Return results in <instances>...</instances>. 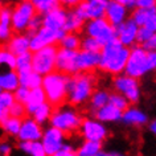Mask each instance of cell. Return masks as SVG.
I'll use <instances>...</instances> for the list:
<instances>
[{"instance_id": "d6a6232c", "label": "cell", "mask_w": 156, "mask_h": 156, "mask_svg": "<svg viewBox=\"0 0 156 156\" xmlns=\"http://www.w3.org/2000/svg\"><path fill=\"white\" fill-rule=\"evenodd\" d=\"M53 111H54V106L53 105H50L48 101H46V102L40 105V106H38L36 110L32 112V116L37 120L38 123H41L42 126H44V124L49 123L50 118H52Z\"/></svg>"}, {"instance_id": "3957f363", "label": "cell", "mask_w": 156, "mask_h": 156, "mask_svg": "<svg viewBox=\"0 0 156 156\" xmlns=\"http://www.w3.org/2000/svg\"><path fill=\"white\" fill-rule=\"evenodd\" d=\"M68 82L69 76L58 70H54L44 76L41 87L45 91L46 101L54 107H58L68 102Z\"/></svg>"}, {"instance_id": "e575fe53", "label": "cell", "mask_w": 156, "mask_h": 156, "mask_svg": "<svg viewBox=\"0 0 156 156\" xmlns=\"http://www.w3.org/2000/svg\"><path fill=\"white\" fill-rule=\"evenodd\" d=\"M33 69V52L28 50L25 53H21L17 56L16 60V70L19 73L28 72Z\"/></svg>"}, {"instance_id": "7bdbcfd3", "label": "cell", "mask_w": 156, "mask_h": 156, "mask_svg": "<svg viewBox=\"0 0 156 156\" xmlns=\"http://www.w3.org/2000/svg\"><path fill=\"white\" fill-rule=\"evenodd\" d=\"M42 25H44V21H42V15L36 13V15H34V16L32 17L30 23H29L28 29H27V33H28L29 36H32V34L36 33Z\"/></svg>"}, {"instance_id": "5b68a950", "label": "cell", "mask_w": 156, "mask_h": 156, "mask_svg": "<svg viewBox=\"0 0 156 156\" xmlns=\"http://www.w3.org/2000/svg\"><path fill=\"white\" fill-rule=\"evenodd\" d=\"M124 73L130 74L135 78H139V80L152 73L150 58H148V50L144 46L139 44L131 46L130 57H128Z\"/></svg>"}, {"instance_id": "836d02e7", "label": "cell", "mask_w": 156, "mask_h": 156, "mask_svg": "<svg viewBox=\"0 0 156 156\" xmlns=\"http://www.w3.org/2000/svg\"><path fill=\"white\" fill-rule=\"evenodd\" d=\"M81 41H82V36L80 33L76 32H65L62 34L58 45L62 48H68V49H74L78 50L81 49Z\"/></svg>"}, {"instance_id": "9a60e30c", "label": "cell", "mask_w": 156, "mask_h": 156, "mask_svg": "<svg viewBox=\"0 0 156 156\" xmlns=\"http://www.w3.org/2000/svg\"><path fill=\"white\" fill-rule=\"evenodd\" d=\"M140 27L128 17L126 21L116 27V40H119L123 45L126 46H134L138 44V33H139Z\"/></svg>"}, {"instance_id": "ee69618b", "label": "cell", "mask_w": 156, "mask_h": 156, "mask_svg": "<svg viewBox=\"0 0 156 156\" xmlns=\"http://www.w3.org/2000/svg\"><path fill=\"white\" fill-rule=\"evenodd\" d=\"M74 155H77V147L73 143L65 142L56 156H74Z\"/></svg>"}, {"instance_id": "44dd1931", "label": "cell", "mask_w": 156, "mask_h": 156, "mask_svg": "<svg viewBox=\"0 0 156 156\" xmlns=\"http://www.w3.org/2000/svg\"><path fill=\"white\" fill-rule=\"evenodd\" d=\"M4 46L16 56L30 50V36L27 32H15L9 40L4 42Z\"/></svg>"}, {"instance_id": "d4e9b609", "label": "cell", "mask_w": 156, "mask_h": 156, "mask_svg": "<svg viewBox=\"0 0 156 156\" xmlns=\"http://www.w3.org/2000/svg\"><path fill=\"white\" fill-rule=\"evenodd\" d=\"M20 86V76L16 69H7L0 74V89L7 91H15Z\"/></svg>"}, {"instance_id": "83f0119b", "label": "cell", "mask_w": 156, "mask_h": 156, "mask_svg": "<svg viewBox=\"0 0 156 156\" xmlns=\"http://www.w3.org/2000/svg\"><path fill=\"white\" fill-rule=\"evenodd\" d=\"M86 24V20L77 12L76 9H69L68 11V17H66L65 23V30L66 32H76L80 33L83 30V27Z\"/></svg>"}, {"instance_id": "8992f818", "label": "cell", "mask_w": 156, "mask_h": 156, "mask_svg": "<svg viewBox=\"0 0 156 156\" xmlns=\"http://www.w3.org/2000/svg\"><path fill=\"white\" fill-rule=\"evenodd\" d=\"M112 90L123 94L131 105H136L142 99V86L139 78H135L127 73L114 76L111 80Z\"/></svg>"}, {"instance_id": "277c9868", "label": "cell", "mask_w": 156, "mask_h": 156, "mask_svg": "<svg viewBox=\"0 0 156 156\" xmlns=\"http://www.w3.org/2000/svg\"><path fill=\"white\" fill-rule=\"evenodd\" d=\"M82 120L83 116L81 114V111L77 108V106L69 103L54 107L49 124L60 128L66 135H74L77 132H80Z\"/></svg>"}, {"instance_id": "4fadbf2b", "label": "cell", "mask_w": 156, "mask_h": 156, "mask_svg": "<svg viewBox=\"0 0 156 156\" xmlns=\"http://www.w3.org/2000/svg\"><path fill=\"white\" fill-rule=\"evenodd\" d=\"M77 54H78V50L58 46L56 70H58V72H61V73L68 74V76H73V74L78 73V69H77Z\"/></svg>"}, {"instance_id": "8d00e7d4", "label": "cell", "mask_w": 156, "mask_h": 156, "mask_svg": "<svg viewBox=\"0 0 156 156\" xmlns=\"http://www.w3.org/2000/svg\"><path fill=\"white\" fill-rule=\"evenodd\" d=\"M152 9L154 8H140V7H135V8L131 11L130 17L139 27H144L148 20V17H150V15L152 13Z\"/></svg>"}, {"instance_id": "c3c4849f", "label": "cell", "mask_w": 156, "mask_h": 156, "mask_svg": "<svg viewBox=\"0 0 156 156\" xmlns=\"http://www.w3.org/2000/svg\"><path fill=\"white\" fill-rule=\"evenodd\" d=\"M135 7H140V8H156V0H135Z\"/></svg>"}, {"instance_id": "ba28073f", "label": "cell", "mask_w": 156, "mask_h": 156, "mask_svg": "<svg viewBox=\"0 0 156 156\" xmlns=\"http://www.w3.org/2000/svg\"><path fill=\"white\" fill-rule=\"evenodd\" d=\"M37 13L29 0H19L12 7V27L15 32H27L32 17Z\"/></svg>"}, {"instance_id": "603a6c76", "label": "cell", "mask_w": 156, "mask_h": 156, "mask_svg": "<svg viewBox=\"0 0 156 156\" xmlns=\"http://www.w3.org/2000/svg\"><path fill=\"white\" fill-rule=\"evenodd\" d=\"M122 114H123L122 110H119L118 107L112 106L111 103H107V105H105L103 107H101L93 112V116H95L97 119L102 120L103 123L110 124V123L120 122Z\"/></svg>"}, {"instance_id": "484cf974", "label": "cell", "mask_w": 156, "mask_h": 156, "mask_svg": "<svg viewBox=\"0 0 156 156\" xmlns=\"http://www.w3.org/2000/svg\"><path fill=\"white\" fill-rule=\"evenodd\" d=\"M17 150L29 156H46V151L41 140H19Z\"/></svg>"}, {"instance_id": "52a82bcc", "label": "cell", "mask_w": 156, "mask_h": 156, "mask_svg": "<svg viewBox=\"0 0 156 156\" xmlns=\"http://www.w3.org/2000/svg\"><path fill=\"white\" fill-rule=\"evenodd\" d=\"M82 33L94 37L102 45H106L116 38V27H114L103 16V17L87 20L83 27Z\"/></svg>"}, {"instance_id": "db71d44e", "label": "cell", "mask_w": 156, "mask_h": 156, "mask_svg": "<svg viewBox=\"0 0 156 156\" xmlns=\"http://www.w3.org/2000/svg\"><path fill=\"white\" fill-rule=\"evenodd\" d=\"M116 2L122 3V4H124L126 7H128L130 9H134V8H135V0H116Z\"/></svg>"}, {"instance_id": "cb8c5ba5", "label": "cell", "mask_w": 156, "mask_h": 156, "mask_svg": "<svg viewBox=\"0 0 156 156\" xmlns=\"http://www.w3.org/2000/svg\"><path fill=\"white\" fill-rule=\"evenodd\" d=\"M103 143L95 140L83 139V142L77 147V156H105Z\"/></svg>"}, {"instance_id": "7c38bea8", "label": "cell", "mask_w": 156, "mask_h": 156, "mask_svg": "<svg viewBox=\"0 0 156 156\" xmlns=\"http://www.w3.org/2000/svg\"><path fill=\"white\" fill-rule=\"evenodd\" d=\"M41 142L46 151V156H56L60 148L62 147V144L66 142V134L60 128L49 124V127L44 128Z\"/></svg>"}, {"instance_id": "4316f807", "label": "cell", "mask_w": 156, "mask_h": 156, "mask_svg": "<svg viewBox=\"0 0 156 156\" xmlns=\"http://www.w3.org/2000/svg\"><path fill=\"white\" fill-rule=\"evenodd\" d=\"M108 102H110V91L105 87H97L87 102L89 110L91 112H94L95 110L103 107L105 105H107Z\"/></svg>"}, {"instance_id": "f546056e", "label": "cell", "mask_w": 156, "mask_h": 156, "mask_svg": "<svg viewBox=\"0 0 156 156\" xmlns=\"http://www.w3.org/2000/svg\"><path fill=\"white\" fill-rule=\"evenodd\" d=\"M20 76V85L21 86H25L28 89H36L40 87L42 85V80H44V76H41L40 73L34 72V70H28V72H23L19 73Z\"/></svg>"}, {"instance_id": "681fc988", "label": "cell", "mask_w": 156, "mask_h": 156, "mask_svg": "<svg viewBox=\"0 0 156 156\" xmlns=\"http://www.w3.org/2000/svg\"><path fill=\"white\" fill-rule=\"evenodd\" d=\"M82 0H60V4L62 7H65L66 9H73L80 4Z\"/></svg>"}, {"instance_id": "d590c367", "label": "cell", "mask_w": 156, "mask_h": 156, "mask_svg": "<svg viewBox=\"0 0 156 156\" xmlns=\"http://www.w3.org/2000/svg\"><path fill=\"white\" fill-rule=\"evenodd\" d=\"M29 2L34 5L37 13H40V15H45L46 12H49V11L61 5L60 0H29Z\"/></svg>"}, {"instance_id": "bcb514c9", "label": "cell", "mask_w": 156, "mask_h": 156, "mask_svg": "<svg viewBox=\"0 0 156 156\" xmlns=\"http://www.w3.org/2000/svg\"><path fill=\"white\" fill-rule=\"evenodd\" d=\"M13 152V146L9 140H3L0 144V155L2 156H9Z\"/></svg>"}, {"instance_id": "7dc6e473", "label": "cell", "mask_w": 156, "mask_h": 156, "mask_svg": "<svg viewBox=\"0 0 156 156\" xmlns=\"http://www.w3.org/2000/svg\"><path fill=\"white\" fill-rule=\"evenodd\" d=\"M144 27H147L148 29H151L152 32L156 33V8L152 9V13L150 15V17H148V20Z\"/></svg>"}, {"instance_id": "ffe728a7", "label": "cell", "mask_w": 156, "mask_h": 156, "mask_svg": "<svg viewBox=\"0 0 156 156\" xmlns=\"http://www.w3.org/2000/svg\"><path fill=\"white\" fill-rule=\"evenodd\" d=\"M68 11L65 7H57L45 15H42V21H44V27L56 29V30H62L65 28L66 17H68Z\"/></svg>"}, {"instance_id": "ac0fdd59", "label": "cell", "mask_w": 156, "mask_h": 156, "mask_svg": "<svg viewBox=\"0 0 156 156\" xmlns=\"http://www.w3.org/2000/svg\"><path fill=\"white\" fill-rule=\"evenodd\" d=\"M130 8L126 7L122 3L116 2V0H108L107 7H106V12H105V17L111 23L114 27H118L119 24H122L123 21H126L130 17Z\"/></svg>"}, {"instance_id": "816d5d0a", "label": "cell", "mask_w": 156, "mask_h": 156, "mask_svg": "<svg viewBox=\"0 0 156 156\" xmlns=\"http://www.w3.org/2000/svg\"><path fill=\"white\" fill-rule=\"evenodd\" d=\"M147 128H148V131H150V134H152L156 138V118L148 122Z\"/></svg>"}, {"instance_id": "7402d4cb", "label": "cell", "mask_w": 156, "mask_h": 156, "mask_svg": "<svg viewBox=\"0 0 156 156\" xmlns=\"http://www.w3.org/2000/svg\"><path fill=\"white\" fill-rule=\"evenodd\" d=\"M15 33L12 27V7L4 4L0 9V40L4 44Z\"/></svg>"}, {"instance_id": "9c48e42d", "label": "cell", "mask_w": 156, "mask_h": 156, "mask_svg": "<svg viewBox=\"0 0 156 156\" xmlns=\"http://www.w3.org/2000/svg\"><path fill=\"white\" fill-rule=\"evenodd\" d=\"M57 50L56 45L45 46L33 52V70L40 73L41 76L52 73L56 70V61H57Z\"/></svg>"}, {"instance_id": "8fae6325", "label": "cell", "mask_w": 156, "mask_h": 156, "mask_svg": "<svg viewBox=\"0 0 156 156\" xmlns=\"http://www.w3.org/2000/svg\"><path fill=\"white\" fill-rule=\"evenodd\" d=\"M66 32L65 29L62 30H56L52 28L42 25L36 33H33L30 36V50H38L45 46H50V45H56L60 42L62 34Z\"/></svg>"}, {"instance_id": "4dcf8cb0", "label": "cell", "mask_w": 156, "mask_h": 156, "mask_svg": "<svg viewBox=\"0 0 156 156\" xmlns=\"http://www.w3.org/2000/svg\"><path fill=\"white\" fill-rule=\"evenodd\" d=\"M21 122L23 119L20 118H15V116H8L4 120H2L0 124H2V131L3 134L8 138H17L19 132H20L21 128Z\"/></svg>"}, {"instance_id": "f5cc1de1", "label": "cell", "mask_w": 156, "mask_h": 156, "mask_svg": "<svg viewBox=\"0 0 156 156\" xmlns=\"http://www.w3.org/2000/svg\"><path fill=\"white\" fill-rule=\"evenodd\" d=\"M144 48H146L147 50H156V36L154 38H151L150 41L147 42V44H144L143 45Z\"/></svg>"}, {"instance_id": "e0dca14e", "label": "cell", "mask_w": 156, "mask_h": 156, "mask_svg": "<svg viewBox=\"0 0 156 156\" xmlns=\"http://www.w3.org/2000/svg\"><path fill=\"white\" fill-rule=\"evenodd\" d=\"M120 122L127 127L140 128V127L147 126L150 119H148V114L146 111H143L142 108H139L135 105H130L126 110H123Z\"/></svg>"}, {"instance_id": "f1b7e54d", "label": "cell", "mask_w": 156, "mask_h": 156, "mask_svg": "<svg viewBox=\"0 0 156 156\" xmlns=\"http://www.w3.org/2000/svg\"><path fill=\"white\" fill-rule=\"evenodd\" d=\"M44 102H46V95H45L44 89L41 86L36 87V89H30L29 97L25 102V107H27V111H28V115H32V112Z\"/></svg>"}, {"instance_id": "2e32d148", "label": "cell", "mask_w": 156, "mask_h": 156, "mask_svg": "<svg viewBox=\"0 0 156 156\" xmlns=\"http://www.w3.org/2000/svg\"><path fill=\"white\" fill-rule=\"evenodd\" d=\"M44 134V127L38 123L32 115H27L23 118L21 128L17 135V140H41Z\"/></svg>"}, {"instance_id": "7a4b0ae2", "label": "cell", "mask_w": 156, "mask_h": 156, "mask_svg": "<svg viewBox=\"0 0 156 156\" xmlns=\"http://www.w3.org/2000/svg\"><path fill=\"white\" fill-rule=\"evenodd\" d=\"M98 78L94 72H80L69 76L68 102L77 107L86 105L97 89Z\"/></svg>"}, {"instance_id": "1f68e13d", "label": "cell", "mask_w": 156, "mask_h": 156, "mask_svg": "<svg viewBox=\"0 0 156 156\" xmlns=\"http://www.w3.org/2000/svg\"><path fill=\"white\" fill-rule=\"evenodd\" d=\"M15 102H16V97L13 91L2 90L0 93V122L9 116L8 110Z\"/></svg>"}, {"instance_id": "74e56055", "label": "cell", "mask_w": 156, "mask_h": 156, "mask_svg": "<svg viewBox=\"0 0 156 156\" xmlns=\"http://www.w3.org/2000/svg\"><path fill=\"white\" fill-rule=\"evenodd\" d=\"M16 60L17 56L9 49H7L5 46L0 50V64L5 66L7 69H16Z\"/></svg>"}, {"instance_id": "d6986e66", "label": "cell", "mask_w": 156, "mask_h": 156, "mask_svg": "<svg viewBox=\"0 0 156 156\" xmlns=\"http://www.w3.org/2000/svg\"><path fill=\"white\" fill-rule=\"evenodd\" d=\"M101 54L98 52H87L78 49L77 54V69L80 72H95L99 68Z\"/></svg>"}, {"instance_id": "f6af8a7d", "label": "cell", "mask_w": 156, "mask_h": 156, "mask_svg": "<svg viewBox=\"0 0 156 156\" xmlns=\"http://www.w3.org/2000/svg\"><path fill=\"white\" fill-rule=\"evenodd\" d=\"M13 93H15V97H16V101L25 103V102H27V99H28V97H29L30 89L25 87V86H21V85H20V86H19Z\"/></svg>"}, {"instance_id": "f35d334b", "label": "cell", "mask_w": 156, "mask_h": 156, "mask_svg": "<svg viewBox=\"0 0 156 156\" xmlns=\"http://www.w3.org/2000/svg\"><path fill=\"white\" fill-rule=\"evenodd\" d=\"M103 48V45L97 40V38L87 36V34H83L82 36V41H81V49L87 50V52H101Z\"/></svg>"}, {"instance_id": "b9f144b4", "label": "cell", "mask_w": 156, "mask_h": 156, "mask_svg": "<svg viewBox=\"0 0 156 156\" xmlns=\"http://www.w3.org/2000/svg\"><path fill=\"white\" fill-rule=\"evenodd\" d=\"M156 36L155 32H152L151 29H148L147 27H140L139 28V33H138V44L139 45H144L147 44L151 38H154Z\"/></svg>"}, {"instance_id": "30bf717a", "label": "cell", "mask_w": 156, "mask_h": 156, "mask_svg": "<svg viewBox=\"0 0 156 156\" xmlns=\"http://www.w3.org/2000/svg\"><path fill=\"white\" fill-rule=\"evenodd\" d=\"M80 135L82 136V139L103 143L110 135V130L106 123L97 119L95 116H91V118H83L80 128Z\"/></svg>"}, {"instance_id": "60d3db41", "label": "cell", "mask_w": 156, "mask_h": 156, "mask_svg": "<svg viewBox=\"0 0 156 156\" xmlns=\"http://www.w3.org/2000/svg\"><path fill=\"white\" fill-rule=\"evenodd\" d=\"M9 115L11 116H15V118H25L27 115H28V111H27V107H25V103L23 102H19V101H16L12 106L9 107Z\"/></svg>"}, {"instance_id": "5bb4252c", "label": "cell", "mask_w": 156, "mask_h": 156, "mask_svg": "<svg viewBox=\"0 0 156 156\" xmlns=\"http://www.w3.org/2000/svg\"><path fill=\"white\" fill-rule=\"evenodd\" d=\"M107 3L108 0H82L74 9L87 21L91 19L103 17Z\"/></svg>"}, {"instance_id": "ab89813d", "label": "cell", "mask_w": 156, "mask_h": 156, "mask_svg": "<svg viewBox=\"0 0 156 156\" xmlns=\"http://www.w3.org/2000/svg\"><path fill=\"white\" fill-rule=\"evenodd\" d=\"M108 103H111L112 106H115V107H118L119 110H126V108L130 106V101H128L126 97H124L123 94H120V93L118 91H115V90H112L110 91V102Z\"/></svg>"}, {"instance_id": "6da1fadb", "label": "cell", "mask_w": 156, "mask_h": 156, "mask_svg": "<svg viewBox=\"0 0 156 156\" xmlns=\"http://www.w3.org/2000/svg\"><path fill=\"white\" fill-rule=\"evenodd\" d=\"M130 46L123 45L119 40H112L108 44L103 45L102 50L99 52V70L107 76H118L124 73L126 65L130 57Z\"/></svg>"}, {"instance_id": "f907efd6", "label": "cell", "mask_w": 156, "mask_h": 156, "mask_svg": "<svg viewBox=\"0 0 156 156\" xmlns=\"http://www.w3.org/2000/svg\"><path fill=\"white\" fill-rule=\"evenodd\" d=\"M148 58L152 72H156V50H148Z\"/></svg>"}]
</instances>
